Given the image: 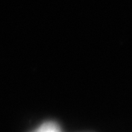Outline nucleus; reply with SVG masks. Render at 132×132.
I'll return each mask as SVG.
<instances>
[{"label": "nucleus", "mask_w": 132, "mask_h": 132, "mask_svg": "<svg viewBox=\"0 0 132 132\" xmlns=\"http://www.w3.org/2000/svg\"><path fill=\"white\" fill-rule=\"evenodd\" d=\"M32 132H61V130L54 122H46Z\"/></svg>", "instance_id": "obj_1"}]
</instances>
